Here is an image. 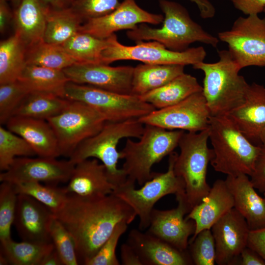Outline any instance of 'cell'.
<instances>
[{
  "instance_id": "obj_1",
  "label": "cell",
  "mask_w": 265,
  "mask_h": 265,
  "mask_svg": "<svg viewBox=\"0 0 265 265\" xmlns=\"http://www.w3.org/2000/svg\"><path fill=\"white\" fill-rule=\"evenodd\" d=\"M53 216L71 235L79 263L85 265L109 238L116 226L136 217L132 208L113 194L87 198L68 194Z\"/></svg>"
},
{
  "instance_id": "obj_2",
  "label": "cell",
  "mask_w": 265,
  "mask_h": 265,
  "mask_svg": "<svg viewBox=\"0 0 265 265\" xmlns=\"http://www.w3.org/2000/svg\"><path fill=\"white\" fill-rule=\"evenodd\" d=\"M159 3L164 15L162 26L153 28L145 23L139 24L127 32L128 38L135 42L155 41L176 52L184 51L196 42L217 47L218 38L194 22L184 6L169 0H159Z\"/></svg>"
},
{
  "instance_id": "obj_3",
  "label": "cell",
  "mask_w": 265,
  "mask_h": 265,
  "mask_svg": "<svg viewBox=\"0 0 265 265\" xmlns=\"http://www.w3.org/2000/svg\"><path fill=\"white\" fill-rule=\"evenodd\" d=\"M214 170L227 176H250L261 145L250 142L227 116H211L208 128Z\"/></svg>"
},
{
  "instance_id": "obj_4",
  "label": "cell",
  "mask_w": 265,
  "mask_h": 265,
  "mask_svg": "<svg viewBox=\"0 0 265 265\" xmlns=\"http://www.w3.org/2000/svg\"><path fill=\"white\" fill-rule=\"evenodd\" d=\"M218 54L216 62L202 61L193 65L204 74L202 92L212 116L227 115L242 104L249 86L228 50L219 51Z\"/></svg>"
},
{
  "instance_id": "obj_5",
  "label": "cell",
  "mask_w": 265,
  "mask_h": 265,
  "mask_svg": "<svg viewBox=\"0 0 265 265\" xmlns=\"http://www.w3.org/2000/svg\"><path fill=\"white\" fill-rule=\"evenodd\" d=\"M184 132L146 124L138 141L128 138L120 152L121 159H124L121 169L127 180L142 186L152 179L153 165L174 152Z\"/></svg>"
},
{
  "instance_id": "obj_6",
  "label": "cell",
  "mask_w": 265,
  "mask_h": 265,
  "mask_svg": "<svg viewBox=\"0 0 265 265\" xmlns=\"http://www.w3.org/2000/svg\"><path fill=\"white\" fill-rule=\"evenodd\" d=\"M209 140L208 129L198 132H184L179 141L180 153L175 160L174 170L184 184V199L190 212L211 188L207 181V174L213 151L208 147Z\"/></svg>"
},
{
  "instance_id": "obj_7",
  "label": "cell",
  "mask_w": 265,
  "mask_h": 265,
  "mask_svg": "<svg viewBox=\"0 0 265 265\" xmlns=\"http://www.w3.org/2000/svg\"><path fill=\"white\" fill-rule=\"evenodd\" d=\"M144 128V125L137 118L118 122L106 121L97 133L76 148L69 159L75 164L91 158L100 160L116 188L127 180L122 169L118 167V160L121 159L120 152L117 150L119 142L124 138L139 139Z\"/></svg>"
},
{
  "instance_id": "obj_8",
  "label": "cell",
  "mask_w": 265,
  "mask_h": 265,
  "mask_svg": "<svg viewBox=\"0 0 265 265\" xmlns=\"http://www.w3.org/2000/svg\"><path fill=\"white\" fill-rule=\"evenodd\" d=\"M177 155L175 152L171 153L167 171L163 173L154 172L152 178L146 181L141 187L135 188V183L127 180L112 192L132 208L138 217V229L141 231L149 227L152 212L159 200L169 194L185 196L184 184L174 170Z\"/></svg>"
},
{
  "instance_id": "obj_9",
  "label": "cell",
  "mask_w": 265,
  "mask_h": 265,
  "mask_svg": "<svg viewBox=\"0 0 265 265\" xmlns=\"http://www.w3.org/2000/svg\"><path fill=\"white\" fill-rule=\"evenodd\" d=\"M64 96L68 99L86 104L99 112L108 121L138 119L156 109L137 96L117 93L71 81L66 85Z\"/></svg>"
},
{
  "instance_id": "obj_10",
  "label": "cell",
  "mask_w": 265,
  "mask_h": 265,
  "mask_svg": "<svg viewBox=\"0 0 265 265\" xmlns=\"http://www.w3.org/2000/svg\"><path fill=\"white\" fill-rule=\"evenodd\" d=\"M108 38V45L102 53V63L109 65L118 60H132L143 63L192 65L204 61L206 52L203 47L176 52L155 41H138L133 46L120 43L115 34Z\"/></svg>"
},
{
  "instance_id": "obj_11",
  "label": "cell",
  "mask_w": 265,
  "mask_h": 265,
  "mask_svg": "<svg viewBox=\"0 0 265 265\" xmlns=\"http://www.w3.org/2000/svg\"><path fill=\"white\" fill-rule=\"evenodd\" d=\"M47 120L56 136L60 155L69 158L82 142L97 133L106 121L90 106L74 100Z\"/></svg>"
},
{
  "instance_id": "obj_12",
  "label": "cell",
  "mask_w": 265,
  "mask_h": 265,
  "mask_svg": "<svg viewBox=\"0 0 265 265\" xmlns=\"http://www.w3.org/2000/svg\"><path fill=\"white\" fill-rule=\"evenodd\" d=\"M218 38L228 45L229 52L240 69L265 66V18L258 15L240 16L231 29L219 32Z\"/></svg>"
},
{
  "instance_id": "obj_13",
  "label": "cell",
  "mask_w": 265,
  "mask_h": 265,
  "mask_svg": "<svg viewBox=\"0 0 265 265\" xmlns=\"http://www.w3.org/2000/svg\"><path fill=\"white\" fill-rule=\"evenodd\" d=\"M211 117L206 99L201 91L172 106L155 109L138 120L144 125L168 130L198 132L208 129Z\"/></svg>"
},
{
  "instance_id": "obj_14",
  "label": "cell",
  "mask_w": 265,
  "mask_h": 265,
  "mask_svg": "<svg viewBox=\"0 0 265 265\" xmlns=\"http://www.w3.org/2000/svg\"><path fill=\"white\" fill-rule=\"evenodd\" d=\"M75 164L69 159L59 160L56 158L38 157L16 158L9 167L0 174V182L13 184L36 182L57 186L68 182Z\"/></svg>"
},
{
  "instance_id": "obj_15",
  "label": "cell",
  "mask_w": 265,
  "mask_h": 265,
  "mask_svg": "<svg viewBox=\"0 0 265 265\" xmlns=\"http://www.w3.org/2000/svg\"><path fill=\"white\" fill-rule=\"evenodd\" d=\"M163 19L161 14L152 13L141 8L135 0H123L111 13L84 22L79 31L106 39L116 31L132 30L143 23L158 25Z\"/></svg>"
},
{
  "instance_id": "obj_16",
  "label": "cell",
  "mask_w": 265,
  "mask_h": 265,
  "mask_svg": "<svg viewBox=\"0 0 265 265\" xmlns=\"http://www.w3.org/2000/svg\"><path fill=\"white\" fill-rule=\"evenodd\" d=\"M134 67L103 63H76L63 71L69 81L122 94L132 95Z\"/></svg>"
},
{
  "instance_id": "obj_17",
  "label": "cell",
  "mask_w": 265,
  "mask_h": 265,
  "mask_svg": "<svg viewBox=\"0 0 265 265\" xmlns=\"http://www.w3.org/2000/svg\"><path fill=\"white\" fill-rule=\"evenodd\" d=\"M176 208L168 210L154 209L146 232L177 249L185 251L189 245V238L195 231V223L185 217L189 212L184 196H176Z\"/></svg>"
},
{
  "instance_id": "obj_18",
  "label": "cell",
  "mask_w": 265,
  "mask_h": 265,
  "mask_svg": "<svg viewBox=\"0 0 265 265\" xmlns=\"http://www.w3.org/2000/svg\"><path fill=\"white\" fill-rule=\"evenodd\" d=\"M214 239L215 263L237 265L242 250L247 246L250 229L243 216L234 208L211 227Z\"/></svg>"
},
{
  "instance_id": "obj_19",
  "label": "cell",
  "mask_w": 265,
  "mask_h": 265,
  "mask_svg": "<svg viewBox=\"0 0 265 265\" xmlns=\"http://www.w3.org/2000/svg\"><path fill=\"white\" fill-rule=\"evenodd\" d=\"M53 213L47 206L30 196L18 194L13 222L23 241L53 243L50 226Z\"/></svg>"
},
{
  "instance_id": "obj_20",
  "label": "cell",
  "mask_w": 265,
  "mask_h": 265,
  "mask_svg": "<svg viewBox=\"0 0 265 265\" xmlns=\"http://www.w3.org/2000/svg\"><path fill=\"white\" fill-rule=\"evenodd\" d=\"M64 188L68 194L98 198L112 194L116 186L106 166L98 159L91 158L75 164L68 185Z\"/></svg>"
},
{
  "instance_id": "obj_21",
  "label": "cell",
  "mask_w": 265,
  "mask_h": 265,
  "mask_svg": "<svg viewBox=\"0 0 265 265\" xmlns=\"http://www.w3.org/2000/svg\"><path fill=\"white\" fill-rule=\"evenodd\" d=\"M252 143L261 145L265 130V87L249 84L244 102L227 115Z\"/></svg>"
},
{
  "instance_id": "obj_22",
  "label": "cell",
  "mask_w": 265,
  "mask_h": 265,
  "mask_svg": "<svg viewBox=\"0 0 265 265\" xmlns=\"http://www.w3.org/2000/svg\"><path fill=\"white\" fill-rule=\"evenodd\" d=\"M140 230H131L128 242L135 250L143 265H188L192 264L189 253Z\"/></svg>"
},
{
  "instance_id": "obj_23",
  "label": "cell",
  "mask_w": 265,
  "mask_h": 265,
  "mask_svg": "<svg viewBox=\"0 0 265 265\" xmlns=\"http://www.w3.org/2000/svg\"><path fill=\"white\" fill-rule=\"evenodd\" d=\"M6 125L7 129L25 139L38 157L61 156L56 136L47 120L12 116Z\"/></svg>"
},
{
  "instance_id": "obj_24",
  "label": "cell",
  "mask_w": 265,
  "mask_h": 265,
  "mask_svg": "<svg viewBox=\"0 0 265 265\" xmlns=\"http://www.w3.org/2000/svg\"><path fill=\"white\" fill-rule=\"evenodd\" d=\"M234 207V200L225 180H216L207 196L187 214L186 218L195 223L194 238L201 231L212 225Z\"/></svg>"
},
{
  "instance_id": "obj_25",
  "label": "cell",
  "mask_w": 265,
  "mask_h": 265,
  "mask_svg": "<svg viewBox=\"0 0 265 265\" xmlns=\"http://www.w3.org/2000/svg\"><path fill=\"white\" fill-rule=\"evenodd\" d=\"M225 180L234 198V208L245 218L250 230L265 228V198L258 194L248 176H227Z\"/></svg>"
},
{
  "instance_id": "obj_26",
  "label": "cell",
  "mask_w": 265,
  "mask_h": 265,
  "mask_svg": "<svg viewBox=\"0 0 265 265\" xmlns=\"http://www.w3.org/2000/svg\"><path fill=\"white\" fill-rule=\"evenodd\" d=\"M49 7L41 0H22L14 9V33L26 50L43 41Z\"/></svg>"
},
{
  "instance_id": "obj_27",
  "label": "cell",
  "mask_w": 265,
  "mask_h": 265,
  "mask_svg": "<svg viewBox=\"0 0 265 265\" xmlns=\"http://www.w3.org/2000/svg\"><path fill=\"white\" fill-rule=\"evenodd\" d=\"M180 64H140L134 67L132 95L141 96L159 88L184 73Z\"/></svg>"
},
{
  "instance_id": "obj_28",
  "label": "cell",
  "mask_w": 265,
  "mask_h": 265,
  "mask_svg": "<svg viewBox=\"0 0 265 265\" xmlns=\"http://www.w3.org/2000/svg\"><path fill=\"white\" fill-rule=\"evenodd\" d=\"M202 90V86L195 77L184 73L162 86L139 97L156 109H160L175 105Z\"/></svg>"
},
{
  "instance_id": "obj_29",
  "label": "cell",
  "mask_w": 265,
  "mask_h": 265,
  "mask_svg": "<svg viewBox=\"0 0 265 265\" xmlns=\"http://www.w3.org/2000/svg\"><path fill=\"white\" fill-rule=\"evenodd\" d=\"M29 93L52 94L65 98V89L70 81L63 70L27 65L19 79Z\"/></svg>"
},
{
  "instance_id": "obj_30",
  "label": "cell",
  "mask_w": 265,
  "mask_h": 265,
  "mask_svg": "<svg viewBox=\"0 0 265 265\" xmlns=\"http://www.w3.org/2000/svg\"><path fill=\"white\" fill-rule=\"evenodd\" d=\"M83 23L81 18L71 7L64 9L49 7L43 41L48 44L61 46L79 31Z\"/></svg>"
},
{
  "instance_id": "obj_31",
  "label": "cell",
  "mask_w": 265,
  "mask_h": 265,
  "mask_svg": "<svg viewBox=\"0 0 265 265\" xmlns=\"http://www.w3.org/2000/svg\"><path fill=\"white\" fill-rule=\"evenodd\" d=\"M70 101L71 100L52 94L29 93L16 109L12 116L47 120L62 112Z\"/></svg>"
},
{
  "instance_id": "obj_32",
  "label": "cell",
  "mask_w": 265,
  "mask_h": 265,
  "mask_svg": "<svg viewBox=\"0 0 265 265\" xmlns=\"http://www.w3.org/2000/svg\"><path fill=\"white\" fill-rule=\"evenodd\" d=\"M26 48L14 34L0 43V84L17 81L27 65Z\"/></svg>"
},
{
  "instance_id": "obj_33",
  "label": "cell",
  "mask_w": 265,
  "mask_h": 265,
  "mask_svg": "<svg viewBox=\"0 0 265 265\" xmlns=\"http://www.w3.org/2000/svg\"><path fill=\"white\" fill-rule=\"evenodd\" d=\"M54 248L53 243L23 240L16 242L10 238L0 241V255L5 258L8 264L41 265L44 259Z\"/></svg>"
},
{
  "instance_id": "obj_34",
  "label": "cell",
  "mask_w": 265,
  "mask_h": 265,
  "mask_svg": "<svg viewBox=\"0 0 265 265\" xmlns=\"http://www.w3.org/2000/svg\"><path fill=\"white\" fill-rule=\"evenodd\" d=\"M108 45V38H99L79 31L61 46L78 63H102V53Z\"/></svg>"
},
{
  "instance_id": "obj_35",
  "label": "cell",
  "mask_w": 265,
  "mask_h": 265,
  "mask_svg": "<svg viewBox=\"0 0 265 265\" xmlns=\"http://www.w3.org/2000/svg\"><path fill=\"white\" fill-rule=\"evenodd\" d=\"M27 65H34L63 70L77 61L61 46L48 44L44 41L27 49Z\"/></svg>"
},
{
  "instance_id": "obj_36",
  "label": "cell",
  "mask_w": 265,
  "mask_h": 265,
  "mask_svg": "<svg viewBox=\"0 0 265 265\" xmlns=\"http://www.w3.org/2000/svg\"><path fill=\"white\" fill-rule=\"evenodd\" d=\"M17 193L31 196L49 208L53 213L64 205L68 197L64 187L29 182L12 184Z\"/></svg>"
},
{
  "instance_id": "obj_37",
  "label": "cell",
  "mask_w": 265,
  "mask_h": 265,
  "mask_svg": "<svg viewBox=\"0 0 265 265\" xmlns=\"http://www.w3.org/2000/svg\"><path fill=\"white\" fill-rule=\"evenodd\" d=\"M36 154L22 137L0 127V170H6L17 157H32Z\"/></svg>"
},
{
  "instance_id": "obj_38",
  "label": "cell",
  "mask_w": 265,
  "mask_h": 265,
  "mask_svg": "<svg viewBox=\"0 0 265 265\" xmlns=\"http://www.w3.org/2000/svg\"><path fill=\"white\" fill-rule=\"evenodd\" d=\"M18 194L12 183L0 186V241L11 238V227L15 217Z\"/></svg>"
},
{
  "instance_id": "obj_39",
  "label": "cell",
  "mask_w": 265,
  "mask_h": 265,
  "mask_svg": "<svg viewBox=\"0 0 265 265\" xmlns=\"http://www.w3.org/2000/svg\"><path fill=\"white\" fill-rule=\"evenodd\" d=\"M50 233L54 247L64 265H79L73 238L64 226L53 216Z\"/></svg>"
},
{
  "instance_id": "obj_40",
  "label": "cell",
  "mask_w": 265,
  "mask_h": 265,
  "mask_svg": "<svg viewBox=\"0 0 265 265\" xmlns=\"http://www.w3.org/2000/svg\"><path fill=\"white\" fill-rule=\"evenodd\" d=\"M28 91L19 80L0 84V123L6 124Z\"/></svg>"
},
{
  "instance_id": "obj_41",
  "label": "cell",
  "mask_w": 265,
  "mask_h": 265,
  "mask_svg": "<svg viewBox=\"0 0 265 265\" xmlns=\"http://www.w3.org/2000/svg\"><path fill=\"white\" fill-rule=\"evenodd\" d=\"M189 254L193 264L214 265L216 251L214 239L211 229H205L189 240Z\"/></svg>"
},
{
  "instance_id": "obj_42",
  "label": "cell",
  "mask_w": 265,
  "mask_h": 265,
  "mask_svg": "<svg viewBox=\"0 0 265 265\" xmlns=\"http://www.w3.org/2000/svg\"><path fill=\"white\" fill-rule=\"evenodd\" d=\"M128 225L125 222L119 223L98 252L85 265H120L116 257V249L120 238L127 230Z\"/></svg>"
},
{
  "instance_id": "obj_43",
  "label": "cell",
  "mask_w": 265,
  "mask_h": 265,
  "mask_svg": "<svg viewBox=\"0 0 265 265\" xmlns=\"http://www.w3.org/2000/svg\"><path fill=\"white\" fill-rule=\"evenodd\" d=\"M120 3L119 0H74L71 7L85 22L111 13Z\"/></svg>"
},
{
  "instance_id": "obj_44",
  "label": "cell",
  "mask_w": 265,
  "mask_h": 265,
  "mask_svg": "<svg viewBox=\"0 0 265 265\" xmlns=\"http://www.w3.org/2000/svg\"><path fill=\"white\" fill-rule=\"evenodd\" d=\"M261 149L255 161L253 172L250 176V181L255 189L265 192V145H261Z\"/></svg>"
},
{
  "instance_id": "obj_45",
  "label": "cell",
  "mask_w": 265,
  "mask_h": 265,
  "mask_svg": "<svg viewBox=\"0 0 265 265\" xmlns=\"http://www.w3.org/2000/svg\"><path fill=\"white\" fill-rule=\"evenodd\" d=\"M234 6L244 14L258 15L264 11L265 0H231Z\"/></svg>"
},
{
  "instance_id": "obj_46",
  "label": "cell",
  "mask_w": 265,
  "mask_h": 265,
  "mask_svg": "<svg viewBox=\"0 0 265 265\" xmlns=\"http://www.w3.org/2000/svg\"><path fill=\"white\" fill-rule=\"evenodd\" d=\"M247 246L255 251L265 261V228L250 230Z\"/></svg>"
},
{
  "instance_id": "obj_47",
  "label": "cell",
  "mask_w": 265,
  "mask_h": 265,
  "mask_svg": "<svg viewBox=\"0 0 265 265\" xmlns=\"http://www.w3.org/2000/svg\"><path fill=\"white\" fill-rule=\"evenodd\" d=\"M120 258L123 265H143L136 252L127 242L121 246Z\"/></svg>"
},
{
  "instance_id": "obj_48",
  "label": "cell",
  "mask_w": 265,
  "mask_h": 265,
  "mask_svg": "<svg viewBox=\"0 0 265 265\" xmlns=\"http://www.w3.org/2000/svg\"><path fill=\"white\" fill-rule=\"evenodd\" d=\"M237 265H265V261L255 251L247 246L241 252Z\"/></svg>"
},
{
  "instance_id": "obj_49",
  "label": "cell",
  "mask_w": 265,
  "mask_h": 265,
  "mask_svg": "<svg viewBox=\"0 0 265 265\" xmlns=\"http://www.w3.org/2000/svg\"><path fill=\"white\" fill-rule=\"evenodd\" d=\"M14 11H12L7 1L0 0V32L3 33L13 21Z\"/></svg>"
},
{
  "instance_id": "obj_50",
  "label": "cell",
  "mask_w": 265,
  "mask_h": 265,
  "mask_svg": "<svg viewBox=\"0 0 265 265\" xmlns=\"http://www.w3.org/2000/svg\"><path fill=\"white\" fill-rule=\"evenodd\" d=\"M198 6L200 16L206 17L210 16L214 11V7L208 0H189Z\"/></svg>"
},
{
  "instance_id": "obj_51",
  "label": "cell",
  "mask_w": 265,
  "mask_h": 265,
  "mask_svg": "<svg viewBox=\"0 0 265 265\" xmlns=\"http://www.w3.org/2000/svg\"><path fill=\"white\" fill-rule=\"evenodd\" d=\"M53 9H64L70 7L74 0H41Z\"/></svg>"
},
{
  "instance_id": "obj_52",
  "label": "cell",
  "mask_w": 265,
  "mask_h": 265,
  "mask_svg": "<svg viewBox=\"0 0 265 265\" xmlns=\"http://www.w3.org/2000/svg\"><path fill=\"white\" fill-rule=\"evenodd\" d=\"M63 263L55 248L43 260L41 265H63Z\"/></svg>"
},
{
  "instance_id": "obj_53",
  "label": "cell",
  "mask_w": 265,
  "mask_h": 265,
  "mask_svg": "<svg viewBox=\"0 0 265 265\" xmlns=\"http://www.w3.org/2000/svg\"><path fill=\"white\" fill-rule=\"evenodd\" d=\"M21 0H12V3L13 4V6H14V9H15L19 6Z\"/></svg>"
},
{
  "instance_id": "obj_54",
  "label": "cell",
  "mask_w": 265,
  "mask_h": 265,
  "mask_svg": "<svg viewBox=\"0 0 265 265\" xmlns=\"http://www.w3.org/2000/svg\"><path fill=\"white\" fill-rule=\"evenodd\" d=\"M261 144L265 145V130L264 131L261 137Z\"/></svg>"
},
{
  "instance_id": "obj_55",
  "label": "cell",
  "mask_w": 265,
  "mask_h": 265,
  "mask_svg": "<svg viewBox=\"0 0 265 265\" xmlns=\"http://www.w3.org/2000/svg\"><path fill=\"white\" fill-rule=\"evenodd\" d=\"M264 197L265 198V192L264 193Z\"/></svg>"
},
{
  "instance_id": "obj_56",
  "label": "cell",
  "mask_w": 265,
  "mask_h": 265,
  "mask_svg": "<svg viewBox=\"0 0 265 265\" xmlns=\"http://www.w3.org/2000/svg\"><path fill=\"white\" fill-rule=\"evenodd\" d=\"M6 0V1L10 0V1H12V0Z\"/></svg>"
},
{
  "instance_id": "obj_57",
  "label": "cell",
  "mask_w": 265,
  "mask_h": 265,
  "mask_svg": "<svg viewBox=\"0 0 265 265\" xmlns=\"http://www.w3.org/2000/svg\"><path fill=\"white\" fill-rule=\"evenodd\" d=\"M264 12H265V10H264Z\"/></svg>"
}]
</instances>
